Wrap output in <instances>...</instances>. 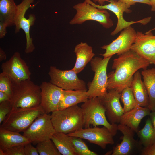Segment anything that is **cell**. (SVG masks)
<instances>
[{"instance_id":"cell-1","label":"cell","mask_w":155,"mask_h":155,"mask_svg":"<svg viewBox=\"0 0 155 155\" xmlns=\"http://www.w3.org/2000/svg\"><path fill=\"white\" fill-rule=\"evenodd\" d=\"M150 64L131 49L119 55L113 60L112 68L115 71L108 75V90H114L121 93L125 88L130 87L137 71L147 69Z\"/></svg>"},{"instance_id":"cell-2","label":"cell","mask_w":155,"mask_h":155,"mask_svg":"<svg viewBox=\"0 0 155 155\" xmlns=\"http://www.w3.org/2000/svg\"><path fill=\"white\" fill-rule=\"evenodd\" d=\"M10 101L12 109L34 107L40 105L41 89L30 80L13 83Z\"/></svg>"},{"instance_id":"cell-3","label":"cell","mask_w":155,"mask_h":155,"mask_svg":"<svg viewBox=\"0 0 155 155\" xmlns=\"http://www.w3.org/2000/svg\"><path fill=\"white\" fill-rule=\"evenodd\" d=\"M51 113V122L56 132L69 134L84 127L82 110L77 105Z\"/></svg>"},{"instance_id":"cell-4","label":"cell","mask_w":155,"mask_h":155,"mask_svg":"<svg viewBox=\"0 0 155 155\" xmlns=\"http://www.w3.org/2000/svg\"><path fill=\"white\" fill-rule=\"evenodd\" d=\"M84 117V127L92 125L94 127L101 125L106 127L113 136L118 130L116 123L111 124L107 120L106 110L100 98L96 97L88 100L81 105Z\"/></svg>"},{"instance_id":"cell-5","label":"cell","mask_w":155,"mask_h":155,"mask_svg":"<svg viewBox=\"0 0 155 155\" xmlns=\"http://www.w3.org/2000/svg\"><path fill=\"white\" fill-rule=\"evenodd\" d=\"M44 113L40 105L12 109L5 117L0 127L19 133L23 132L37 117Z\"/></svg>"},{"instance_id":"cell-6","label":"cell","mask_w":155,"mask_h":155,"mask_svg":"<svg viewBox=\"0 0 155 155\" xmlns=\"http://www.w3.org/2000/svg\"><path fill=\"white\" fill-rule=\"evenodd\" d=\"M111 57L102 59L98 57L92 58L90 61L92 70L94 75L92 80L87 84L86 94L88 98L104 96L108 92L107 65Z\"/></svg>"},{"instance_id":"cell-7","label":"cell","mask_w":155,"mask_h":155,"mask_svg":"<svg viewBox=\"0 0 155 155\" xmlns=\"http://www.w3.org/2000/svg\"><path fill=\"white\" fill-rule=\"evenodd\" d=\"M76 13L70 20V25L81 24L88 20L98 22L104 28L109 29L113 25L110 13L107 10L98 9L85 0L73 6Z\"/></svg>"},{"instance_id":"cell-8","label":"cell","mask_w":155,"mask_h":155,"mask_svg":"<svg viewBox=\"0 0 155 155\" xmlns=\"http://www.w3.org/2000/svg\"><path fill=\"white\" fill-rule=\"evenodd\" d=\"M34 2V0H22L20 4L17 5L14 19L15 33L19 32L20 30L22 29L25 34L26 44L25 52L27 54L32 52L35 49L32 39L30 36V29L35 22L36 16L34 14H30L28 15V19L25 16L28 9L33 8L36 5H31Z\"/></svg>"},{"instance_id":"cell-9","label":"cell","mask_w":155,"mask_h":155,"mask_svg":"<svg viewBox=\"0 0 155 155\" xmlns=\"http://www.w3.org/2000/svg\"><path fill=\"white\" fill-rule=\"evenodd\" d=\"M52 123L51 115L44 113L37 117L23 132V135L34 145L51 140L56 132Z\"/></svg>"},{"instance_id":"cell-10","label":"cell","mask_w":155,"mask_h":155,"mask_svg":"<svg viewBox=\"0 0 155 155\" xmlns=\"http://www.w3.org/2000/svg\"><path fill=\"white\" fill-rule=\"evenodd\" d=\"M48 74L50 82L63 90H87L85 82L78 78L72 69L61 70L55 66H51Z\"/></svg>"},{"instance_id":"cell-11","label":"cell","mask_w":155,"mask_h":155,"mask_svg":"<svg viewBox=\"0 0 155 155\" xmlns=\"http://www.w3.org/2000/svg\"><path fill=\"white\" fill-rule=\"evenodd\" d=\"M88 3L94 7L101 9L109 10L113 12L116 16L117 21V26L115 30L110 34L111 36H114L124 29L135 23H140L145 25L149 23L151 17H148L140 20L136 21H127L123 17V13H131L132 10L128 8L125 4L119 1H110L109 3L107 5H100L94 3L91 0H85Z\"/></svg>"},{"instance_id":"cell-12","label":"cell","mask_w":155,"mask_h":155,"mask_svg":"<svg viewBox=\"0 0 155 155\" xmlns=\"http://www.w3.org/2000/svg\"><path fill=\"white\" fill-rule=\"evenodd\" d=\"M136 33L131 26L124 29L115 39L109 44L101 47L105 52L100 55L106 58L115 54L119 56L130 50L135 41Z\"/></svg>"},{"instance_id":"cell-13","label":"cell","mask_w":155,"mask_h":155,"mask_svg":"<svg viewBox=\"0 0 155 155\" xmlns=\"http://www.w3.org/2000/svg\"><path fill=\"white\" fill-rule=\"evenodd\" d=\"M1 69L2 72L7 75L13 83L31 79L29 67L18 52H15L9 60L3 63Z\"/></svg>"},{"instance_id":"cell-14","label":"cell","mask_w":155,"mask_h":155,"mask_svg":"<svg viewBox=\"0 0 155 155\" xmlns=\"http://www.w3.org/2000/svg\"><path fill=\"white\" fill-rule=\"evenodd\" d=\"M69 135L78 137L86 140L90 143L95 144L103 149H105L108 144L114 143V136L105 127L100 128L98 126L82 128L71 133Z\"/></svg>"},{"instance_id":"cell-15","label":"cell","mask_w":155,"mask_h":155,"mask_svg":"<svg viewBox=\"0 0 155 155\" xmlns=\"http://www.w3.org/2000/svg\"><path fill=\"white\" fill-rule=\"evenodd\" d=\"M117 128L123 134L122 141L113 147L112 155H131L140 153L143 147L139 141L134 139V132L127 126L120 123L117 125Z\"/></svg>"},{"instance_id":"cell-16","label":"cell","mask_w":155,"mask_h":155,"mask_svg":"<svg viewBox=\"0 0 155 155\" xmlns=\"http://www.w3.org/2000/svg\"><path fill=\"white\" fill-rule=\"evenodd\" d=\"M131 50L148 61L155 65V35L152 31L145 33L137 32L135 41Z\"/></svg>"},{"instance_id":"cell-17","label":"cell","mask_w":155,"mask_h":155,"mask_svg":"<svg viewBox=\"0 0 155 155\" xmlns=\"http://www.w3.org/2000/svg\"><path fill=\"white\" fill-rule=\"evenodd\" d=\"M41 89V101L40 105L45 113L58 110L62 98L63 89L50 82H42Z\"/></svg>"},{"instance_id":"cell-18","label":"cell","mask_w":155,"mask_h":155,"mask_svg":"<svg viewBox=\"0 0 155 155\" xmlns=\"http://www.w3.org/2000/svg\"><path fill=\"white\" fill-rule=\"evenodd\" d=\"M120 93L114 90H108L103 96L99 97L106 110V114L111 124L119 123L124 113L120 101Z\"/></svg>"},{"instance_id":"cell-19","label":"cell","mask_w":155,"mask_h":155,"mask_svg":"<svg viewBox=\"0 0 155 155\" xmlns=\"http://www.w3.org/2000/svg\"><path fill=\"white\" fill-rule=\"evenodd\" d=\"M150 111L147 107H143L137 104L132 109L123 113L119 123L137 133L141 120L145 117L149 115Z\"/></svg>"},{"instance_id":"cell-20","label":"cell","mask_w":155,"mask_h":155,"mask_svg":"<svg viewBox=\"0 0 155 155\" xmlns=\"http://www.w3.org/2000/svg\"><path fill=\"white\" fill-rule=\"evenodd\" d=\"M74 52L76 55V61L72 69L77 73H80L88 63L93 58L95 54L92 47L86 43L81 42L75 47Z\"/></svg>"},{"instance_id":"cell-21","label":"cell","mask_w":155,"mask_h":155,"mask_svg":"<svg viewBox=\"0 0 155 155\" xmlns=\"http://www.w3.org/2000/svg\"><path fill=\"white\" fill-rule=\"evenodd\" d=\"M30 142L28 138L19 132L0 128V148L2 149Z\"/></svg>"},{"instance_id":"cell-22","label":"cell","mask_w":155,"mask_h":155,"mask_svg":"<svg viewBox=\"0 0 155 155\" xmlns=\"http://www.w3.org/2000/svg\"><path fill=\"white\" fill-rule=\"evenodd\" d=\"M130 87L131 88L137 104L143 107H147L149 104L148 92L141 74L139 71L134 74Z\"/></svg>"},{"instance_id":"cell-23","label":"cell","mask_w":155,"mask_h":155,"mask_svg":"<svg viewBox=\"0 0 155 155\" xmlns=\"http://www.w3.org/2000/svg\"><path fill=\"white\" fill-rule=\"evenodd\" d=\"M86 92L83 90H63L62 98L58 110L64 109L85 102L88 99Z\"/></svg>"},{"instance_id":"cell-24","label":"cell","mask_w":155,"mask_h":155,"mask_svg":"<svg viewBox=\"0 0 155 155\" xmlns=\"http://www.w3.org/2000/svg\"><path fill=\"white\" fill-rule=\"evenodd\" d=\"M51 140L61 154L77 155L71 137L67 134L56 132L52 136Z\"/></svg>"},{"instance_id":"cell-25","label":"cell","mask_w":155,"mask_h":155,"mask_svg":"<svg viewBox=\"0 0 155 155\" xmlns=\"http://www.w3.org/2000/svg\"><path fill=\"white\" fill-rule=\"evenodd\" d=\"M141 74L146 88L149 97L147 108L151 111L155 110V68L143 70Z\"/></svg>"},{"instance_id":"cell-26","label":"cell","mask_w":155,"mask_h":155,"mask_svg":"<svg viewBox=\"0 0 155 155\" xmlns=\"http://www.w3.org/2000/svg\"><path fill=\"white\" fill-rule=\"evenodd\" d=\"M17 7L14 0H0V21L7 27L14 25Z\"/></svg>"},{"instance_id":"cell-27","label":"cell","mask_w":155,"mask_h":155,"mask_svg":"<svg viewBox=\"0 0 155 155\" xmlns=\"http://www.w3.org/2000/svg\"><path fill=\"white\" fill-rule=\"evenodd\" d=\"M139 142L146 147L155 143V132L150 118L146 121L143 128L137 132Z\"/></svg>"},{"instance_id":"cell-28","label":"cell","mask_w":155,"mask_h":155,"mask_svg":"<svg viewBox=\"0 0 155 155\" xmlns=\"http://www.w3.org/2000/svg\"><path fill=\"white\" fill-rule=\"evenodd\" d=\"M120 99L123 105L124 113L134 108L137 104L131 88H125L120 93Z\"/></svg>"},{"instance_id":"cell-29","label":"cell","mask_w":155,"mask_h":155,"mask_svg":"<svg viewBox=\"0 0 155 155\" xmlns=\"http://www.w3.org/2000/svg\"><path fill=\"white\" fill-rule=\"evenodd\" d=\"M36 147L40 155H61L51 140L38 143Z\"/></svg>"},{"instance_id":"cell-30","label":"cell","mask_w":155,"mask_h":155,"mask_svg":"<svg viewBox=\"0 0 155 155\" xmlns=\"http://www.w3.org/2000/svg\"><path fill=\"white\" fill-rule=\"evenodd\" d=\"M71 136L72 144L77 155H98L97 153L90 150L86 144L82 140V139L78 137Z\"/></svg>"},{"instance_id":"cell-31","label":"cell","mask_w":155,"mask_h":155,"mask_svg":"<svg viewBox=\"0 0 155 155\" xmlns=\"http://www.w3.org/2000/svg\"><path fill=\"white\" fill-rule=\"evenodd\" d=\"M13 86V83L9 77L3 72L1 73L0 74V91L7 94L11 98Z\"/></svg>"},{"instance_id":"cell-32","label":"cell","mask_w":155,"mask_h":155,"mask_svg":"<svg viewBox=\"0 0 155 155\" xmlns=\"http://www.w3.org/2000/svg\"><path fill=\"white\" fill-rule=\"evenodd\" d=\"M24 146V145H17L2 149L4 155H25Z\"/></svg>"},{"instance_id":"cell-33","label":"cell","mask_w":155,"mask_h":155,"mask_svg":"<svg viewBox=\"0 0 155 155\" xmlns=\"http://www.w3.org/2000/svg\"><path fill=\"white\" fill-rule=\"evenodd\" d=\"M12 106L10 101L0 103V123L4 120L7 115L11 111Z\"/></svg>"},{"instance_id":"cell-34","label":"cell","mask_w":155,"mask_h":155,"mask_svg":"<svg viewBox=\"0 0 155 155\" xmlns=\"http://www.w3.org/2000/svg\"><path fill=\"white\" fill-rule=\"evenodd\" d=\"M29 143L24 146L25 155H39L36 147H34Z\"/></svg>"},{"instance_id":"cell-35","label":"cell","mask_w":155,"mask_h":155,"mask_svg":"<svg viewBox=\"0 0 155 155\" xmlns=\"http://www.w3.org/2000/svg\"><path fill=\"white\" fill-rule=\"evenodd\" d=\"M125 4L127 7L129 8L132 5H134L137 3H141L150 5L149 0H118Z\"/></svg>"},{"instance_id":"cell-36","label":"cell","mask_w":155,"mask_h":155,"mask_svg":"<svg viewBox=\"0 0 155 155\" xmlns=\"http://www.w3.org/2000/svg\"><path fill=\"white\" fill-rule=\"evenodd\" d=\"M140 154L142 155H155V143L147 147H143Z\"/></svg>"},{"instance_id":"cell-37","label":"cell","mask_w":155,"mask_h":155,"mask_svg":"<svg viewBox=\"0 0 155 155\" xmlns=\"http://www.w3.org/2000/svg\"><path fill=\"white\" fill-rule=\"evenodd\" d=\"M7 26L4 23L0 21V38L4 37L7 33Z\"/></svg>"},{"instance_id":"cell-38","label":"cell","mask_w":155,"mask_h":155,"mask_svg":"<svg viewBox=\"0 0 155 155\" xmlns=\"http://www.w3.org/2000/svg\"><path fill=\"white\" fill-rule=\"evenodd\" d=\"M10 97L8 94L4 92L0 91V103L7 101H10Z\"/></svg>"},{"instance_id":"cell-39","label":"cell","mask_w":155,"mask_h":155,"mask_svg":"<svg viewBox=\"0 0 155 155\" xmlns=\"http://www.w3.org/2000/svg\"><path fill=\"white\" fill-rule=\"evenodd\" d=\"M149 115L155 132V110L151 111Z\"/></svg>"},{"instance_id":"cell-40","label":"cell","mask_w":155,"mask_h":155,"mask_svg":"<svg viewBox=\"0 0 155 155\" xmlns=\"http://www.w3.org/2000/svg\"><path fill=\"white\" fill-rule=\"evenodd\" d=\"M6 55L3 49L0 48V61L5 60L6 59Z\"/></svg>"},{"instance_id":"cell-41","label":"cell","mask_w":155,"mask_h":155,"mask_svg":"<svg viewBox=\"0 0 155 155\" xmlns=\"http://www.w3.org/2000/svg\"><path fill=\"white\" fill-rule=\"evenodd\" d=\"M117 0H92V1L94 3H98L99 5H103L104 4L106 1L108 2L110 1H117Z\"/></svg>"},{"instance_id":"cell-42","label":"cell","mask_w":155,"mask_h":155,"mask_svg":"<svg viewBox=\"0 0 155 155\" xmlns=\"http://www.w3.org/2000/svg\"><path fill=\"white\" fill-rule=\"evenodd\" d=\"M151 7V10L152 11H155V0H149Z\"/></svg>"},{"instance_id":"cell-43","label":"cell","mask_w":155,"mask_h":155,"mask_svg":"<svg viewBox=\"0 0 155 155\" xmlns=\"http://www.w3.org/2000/svg\"><path fill=\"white\" fill-rule=\"evenodd\" d=\"M0 155H4L3 151L1 148H0Z\"/></svg>"},{"instance_id":"cell-44","label":"cell","mask_w":155,"mask_h":155,"mask_svg":"<svg viewBox=\"0 0 155 155\" xmlns=\"http://www.w3.org/2000/svg\"><path fill=\"white\" fill-rule=\"evenodd\" d=\"M155 30V28H153V29H152L150 30L149 31H152L153 30Z\"/></svg>"}]
</instances>
